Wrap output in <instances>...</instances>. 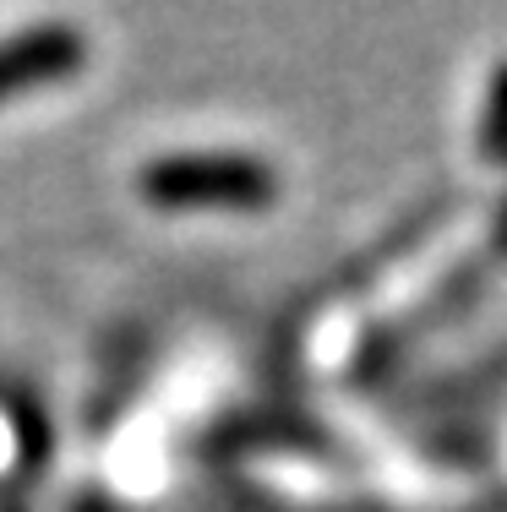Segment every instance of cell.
<instances>
[{"instance_id":"4","label":"cell","mask_w":507,"mask_h":512,"mask_svg":"<svg viewBox=\"0 0 507 512\" xmlns=\"http://www.w3.org/2000/svg\"><path fill=\"white\" fill-rule=\"evenodd\" d=\"M497 251L507 256V202H502V213H497Z\"/></svg>"},{"instance_id":"1","label":"cell","mask_w":507,"mask_h":512,"mask_svg":"<svg viewBox=\"0 0 507 512\" xmlns=\"http://www.w3.org/2000/svg\"><path fill=\"white\" fill-rule=\"evenodd\" d=\"M137 191L159 207H268L279 169L240 148H186L142 164Z\"/></svg>"},{"instance_id":"2","label":"cell","mask_w":507,"mask_h":512,"mask_svg":"<svg viewBox=\"0 0 507 512\" xmlns=\"http://www.w3.org/2000/svg\"><path fill=\"white\" fill-rule=\"evenodd\" d=\"M82 60H88V33L77 22H33L22 33H6L0 39V104L39 82L71 77Z\"/></svg>"},{"instance_id":"3","label":"cell","mask_w":507,"mask_h":512,"mask_svg":"<svg viewBox=\"0 0 507 512\" xmlns=\"http://www.w3.org/2000/svg\"><path fill=\"white\" fill-rule=\"evenodd\" d=\"M480 153H486V158H507V60L491 71L486 104H480Z\"/></svg>"}]
</instances>
